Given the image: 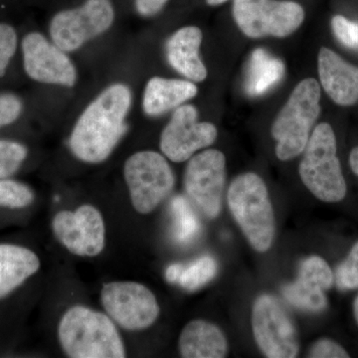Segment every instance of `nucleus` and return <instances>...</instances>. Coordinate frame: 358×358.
Masks as SVG:
<instances>
[{
	"label": "nucleus",
	"instance_id": "nucleus-1",
	"mask_svg": "<svg viewBox=\"0 0 358 358\" xmlns=\"http://www.w3.org/2000/svg\"><path fill=\"white\" fill-rule=\"evenodd\" d=\"M131 92L117 83L103 90L85 109L75 124L70 148L77 159L99 164L108 159L126 134Z\"/></svg>",
	"mask_w": 358,
	"mask_h": 358
},
{
	"label": "nucleus",
	"instance_id": "nucleus-2",
	"mask_svg": "<svg viewBox=\"0 0 358 358\" xmlns=\"http://www.w3.org/2000/svg\"><path fill=\"white\" fill-rule=\"evenodd\" d=\"M58 336L69 357H126L124 343L113 320L91 308H70L60 320Z\"/></svg>",
	"mask_w": 358,
	"mask_h": 358
},
{
	"label": "nucleus",
	"instance_id": "nucleus-3",
	"mask_svg": "<svg viewBox=\"0 0 358 358\" xmlns=\"http://www.w3.org/2000/svg\"><path fill=\"white\" fill-rule=\"evenodd\" d=\"M227 202L235 219L252 248L265 253L273 246L275 219L267 185L254 173L240 174L228 188Z\"/></svg>",
	"mask_w": 358,
	"mask_h": 358
},
{
	"label": "nucleus",
	"instance_id": "nucleus-4",
	"mask_svg": "<svg viewBox=\"0 0 358 358\" xmlns=\"http://www.w3.org/2000/svg\"><path fill=\"white\" fill-rule=\"evenodd\" d=\"M320 96L317 80H303L275 117L271 133L277 143L275 155L282 162L294 159L307 147L310 131L320 117Z\"/></svg>",
	"mask_w": 358,
	"mask_h": 358
},
{
	"label": "nucleus",
	"instance_id": "nucleus-5",
	"mask_svg": "<svg viewBox=\"0 0 358 358\" xmlns=\"http://www.w3.org/2000/svg\"><path fill=\"white\" fill-rule=\"evenodd\" d=\"M301 181L317 199L334 203L346 195V182L336 155V134L322 122L310 134L299 166Z\"/></svg>",
	"mask_w": 358,
	"mask_h": 358
},
{
	"label": "nucleus",
	"instance_id": "nucleus-6",
	"mask_svg": "<svg viewBox=\"0 0 358 358\" xmlns=\"http://www.w3.org/2000/svg\"><path fill=\"white\" fill-rule=\"evenodd\" d=\"M124 174L131 203L141 214L154 211L176 185V176L166 157L150 150L129 157L124 164Z\"/></svg>",
	"mask_w": 358,
	"mask_h": 358
},
{
	"label": "nucleus",
	"instance_id": "nucleus-7",
	"mask_svg": "<svg viewBox=\"0 0 358 358\" xmlns=\"http://www.w3.org/2000/svg\"><path fill=\"white\" fill-rule=\"evenodd\" d=\"M233 17L238 28L250 38H285L303 24L305 10L294 1L234 0Z\"/></svg>",
	"mask_w": 358,
	"mask_h": 358
},
{
	"label": "nucleus",
	"instance_id": "nucleus-8",
	"mask_svg": "<svg viewBox=\"0 0 358 358\" xmlns=\"http://www.w3.org/2000/svg\"><path fill=\"white\" fill-rule=\"evenodd\" d=\"M252 331L261 352L268 358H294L300 338L293 320L272 294L257 296L252 307Z\"/></svg>",
	"mask_w": 358,
	"mask_h": 358
},
{
	"label": "nucleus",
	"instance_id": "nucleus-9",
	"mask_svg": "<svg viewBox=\"0 0 358 358\" xmlns=\"http://www.w3.org/2000/svg\"><path fill=\"white\" fill-rule=\"evenodd\" d=\"M115 10L110 0H86L83 6L60 11L50 23L52 42L65 52L81 48L112 26Z\"/></svg>",
	"mask_w": 358,
	"mask_h": 358
},
{
	"label": "nucleus",
	"instance_id": "nucleus-10",
	"mask_svg": "<svg viewBox=\"0 0 358 358\" xmlns=\"http://www.w3.org/2000/svg\"><path fill=\"white\" fill-rule=\"evenodd\" d=\"M101 301L110 319L128 331L148 329L159 315L154 293L140 282H108L101 292Z\"/></svg>",
	"mask_w": 358,
	"mask_h": 358
},
{
	"label": "nucleus",
	"instance_id": "nucleus-11",
	"mask_svg": "<svg viewBox=\"0 0 358 358\" xmlns=\"http://www.w3.org/2000/svg\"><path fill=\"white\" fill-rule=\"evenodd\" d=\"M225 180L226 157L220 150H206L190 157L185 190L206 217L215 219L220 214Z\"/></svg>",
	"mask_w": 358,
	"mask_h": 358
},
{
	"label": "nucleus",
	"instance_id": "nucleus-12",
	"mask_svg": "<svg viewBox=\"0 0 358 358\" xmlns=\"http://www.w3.org/2000/svg\"><path fill=\"white\" fill-rule=\"evenodd\" d=\"M217 129L211 122H199V112L192 105L176 108L160 136V150L173 162L189 159L217 138Z\"/></svg>",
	"mask_w": 358,
	"mask_h": 358
},
{
	"label": "nucleus",
	"instance_id": "nucleus-13",
	"mask_svg": "<svg viewBox=\"0 0 358 358\" xmlns=\"http://www.w3.org/2000/svg\"><path fill=\"white\" fill-rule=\"evenodd\" d=\"M52 228L56 239L74 255L95 257L105 248L103 216L92 205H82L74 212H59Z\"/></svg>",
	"mask_w": 358,
	"mask_h": 358
},
{
	"label": "nucleus",
	"instance_id": "nucleus-14",
	"mask_svg": "<svg viewBox=\"0 0 358 358\" xmlns=\"http://www.w3.org/2000/svg\"><path fill=\"white\" fill-rule=\"evenodd\" d=\"M22 52L26 73L35 81L65 87L76 83V68L66 52L40 33L26 35Z\"/></svg>",
	"mask_w": 358,
	"mask_h": 358
},
{
	"label": "nucleus",
	"instance_id": "nucleus-15",
	"mask_svg": "<svg viewBox=\"0 0 358 358\" xmlns=\"http://www.w3.org/2000/svg\"><path fill=\"white\" fill-rule=\"evenodd\" d=\"M334 282V272L329 264L322 257L310 256L301 263L296 281L282 287V294L298 310L319 313L327 308L326 293Z\"/></svg>",
	"mask_w": 358,
	"mask_h": 358
},
{
	"label": "nucleus",
	"instance_id": "nucleus-16",
	"mask_svg": "<svg viewBox=\"0 0 358 358\" xmlns=\"http://www.w3.org/2000/svg\"><path fill=\"white\" fill-rule=\"evenodd\" d=\"M320 84L334 103L343 107L358 102V67L322 47L317 58Z\"/></svg>",
	"mask_w": 358,
	"mask_h": 358
},
{
	"label": "nucleus",
	"instance_id": "nucleus-17",
	"mask_svg": "<svg viewBox=\"0 0 358 358\" xmlns=\"http://www.w3.org/2000/svg\"><path fill=\"white\" fill-rule=\"evenodd\" d=\"M201 30L196 26H186L173 33L166 45V53L169 65L179 74L192 82L206 79L207 70L200 58Z\"/></svg>",
	"mask_w": 358,
	"mask_h": 358
},
{
	"label": "nucleus",
	"instance_id": "nucleus-18",
	"mask_svg": "<svg viewBox=\"0 0 358 358\" xmlns=\"http://www.w3.org/2000/svg\"><path fill=\"white\" fill-rule=\"evenodd\" d=\"M178 348L185 358H223L229 352L227 338L220 327L204 320L186 324L179 336Z\"/></svg>",
	"mask_w": 358,
	"mask_h": 358
},
{
	"label": "nucleus",
	"instance_id": "nucleus-19",
	"mask_svg": "<svg viewBox=\"0 0 358 358\" xmlns=\"http://www.w3.org/2000/svg\"><path fill=\"white\" fill-rule=\"evenodd\" d=\"M197 93L196 85L189 80L154 77L145 86L143 110L150 117H159L192 100Z\"/></svg>",
	"mask_w": 358,
	"mask_h": 358
},
{
	"label": "nucleus",
	"instance_id": "nucleus-20",
	"mask_svg": "<svg viewBox=\"0 0 358 358\" xmlns=\"http://www.w3.org/2000/svg\"><path fill=\"white\" fill-rule=\"evenodd\" d=\"M39 268L38 256L31 250L0 244V299L18 288Z\"/></svg>",
	"mask_w": 358,
	"mask_h": 358
},
{
	"label": "nucleus",
	"instance_id": "nucleus-21",
	"mask_svg": "<svg viewBox=\"0 0 358 358\" xmlns=\"http://www.w3.org/2000/svg\"><path fill=\"white\" fill-rule=\"evenodd\" d=\"M286 68L279 58L265 49L251 54L245 77V91L250 96H260L274 88L285 76Z\"/></svg>",
	"mask_w": 358,
	"mask_h": 358
},
{
	"label": "nucleus",
	"instance_id": "nucleus-22",
	"mask_svg": "<svg viewBox=\"0 0 358 358\" xmlns=\"http://www.w3.org/2000/svg\"><path fill=\"white\" fill-rule=\"evenodd\" d=\"M217 273V263L211 256H202L185 266L178 284L186 291H196L211 281Z\"/></svg>",
	"mask_w": 358,
	"mask_h": 358
},
{
	"label": "nucleus",
	"instance_id": "nucleus-23",
	"mask_svg": "<svg viewBox=\"0 0 358 358\" xmlns=\"http://www.w3.org/2000/svg\"><path fill=\"white\" fill-rule=\"evenodd\" d=\"M34 194L27 185L18 181L0 179V206L23 208L33 202Z\"/></svg>",
	"mask_w": 358,
	"mask_h": 358
},
{
	"label": "nucleus",
	"instance_id": "nucleus-24",
	"mask_svg": "<svg viewBox=\"0 0 358 358\" xmlns=\"http://www.w3.org/2000/svg\"><path fill=\"white\" fill-rule=\"evenodd\" d=\"M27 157L24 145L13 141H0V179L13 176Z\"/></svg>",
	"mask_w": 358,
	"mask_h": 358
},
{
	"label": "nucleus",
	"instance_id": "nucleus-25",
	"mask_svg": "<svg viewBox=\"0 0 358 358\" xmlns=\"http://www.w3.org/2000/svg\"><path fill=\"white\" fill-rule=\"evenodd\" d=\"M336 286L339 289H358V242L355 243L345 261L336 271Z\"/></svg>",
	"mask_w": 358,
	"mask_h": 358
},
{
	"label": "nucleus",
	"instance_id": "nucleus-26",
	"mask_svg": "<svg viewBox=\"0 0 358 358\" xmlns=\"http://www.w3.org/2000/svg\"><path fill=\"white\" fill-rule=\"evenodd\" d=\"M331 28L336 38L343 46L358 51V22L348 20L343 15L334 16Z\"/></svg>",
	"mask_w": 358,
	"mask_h": 358
},
{
	"label": "nucleus",
	"instance_id": "nucleus-27",
	"mask_svg": "<svg viewBox=\"0 0 358 358\" xmlns=\"http://www.w3.org/2000/svg\"><path fill=\"white\" fill-rule=\"evenodd\" d=\"M17 47V35L13 26L0 23V76L6 73Z\"/></svg>",
	"mask_w": 358,
	"mask_h": 358
},
{
	"label": "nucleus",
	"instance_id": "nucleus-28",
	"mask_svg": "<svg viewBox=\"0 0 358 358\" xmlns=\"http://www.w3.org/2000/svg\"><path fill=\"white\" fill-rule=\"evenodd\" d=\"M178 201L173 200V208L176 211V235L181 240L189 239L197 231V222L192 212L188 211L185 200L178 199Z\"/></svg>",
	"mask_w": 358,
	"mask_h": 358
},
{
	"label": "nucleus",
	"instance_id": "nucleus-29",
	"mask_svg": "<svg viewBox=\"0 0 358 358\" xmlns=\"http://www.w3.org/2000/svg\"><path fill=\"white\" fill-rule=\"evenodd\" d=\"M310 358H348L350 355L345 348L329 338L317 339L308 350Z\"/></svg>",
	"mask_w": 358,
	"mask_h": 358
},
{
	"label": "nucleus",
	"instance_id": "nucleus-30",
	"mask_svg": "<svg viewBox=\"0 0 358 358\" xmlns=\"http://www.w3.org/2000/svg\"><path fill=\"white\" fill-rule=\"evenodd\" d=\"M22 112V103L13 94L0 95V128L13 124Z\"/></svg>",
	"mask_w": 358,
	"mask_h": 358
},
{
	"label": "nucleus",
	"instance_id": "nucleus-31",
	"mask_svg": "<svg viewBox=\"0 0 358 358\" xmlns=\"http://www.w3.org/2000/svg\"><path fill=\"white\" fill-rule=\"evenodd\" d=\"M169 0H134L136 11L143 17L157 15L166 6Z\"/></svg>",
	"mask_w": 358,
	"mask_h": 358
},
{
	"label": "nucleus",
	"instance_id": "nucleus-32",
	"mask_svg": "<svg viewBox=\"0 0 358 358\" xmlns=\"http://www.w3.org/2000/svg\"><path fill=\"white\" fill-rule=\"evenodd\" d=\"M183 268H185V265H182V264H173V265L169 266L166 271V281L171 282V284L178 282L179 278L182 274Z\"/></svg>",
	"mask_w": 358,
	"mask_h": 358
},
{
	"label": "nucleus",
	"instance_id": "nucleus-33",
	"mask_svg": "<svg viewBox=\"0 0 358 358\" xmlns=\"http://www.w3.org/2000/svg\"><path fill=\"white\" fill-rule=\"evenodd\" d=\"M350 166L353 173L358 176V147L353 148L350 152Z\"/></svg>",
	"mask_w": 358,
	"mask_h": 358
},
{
	"label": "nucleus",
	"instance_id": "nucleus-34",
	"mask_svg": "<svg viewBox=\"0 0 358 358\" xmlns=\"http://www.w3.org/2000/svg\"><path fill=\"white\" fill-rule=\"evenodd\" d=\"M227 1L228 0H206V3L210 6H218Z\"/></svg>",
	"mask_w": 358,
	"mask_h": 358
},
{
	"label": "nucleus",
	"instance_id": "nucleus-35",
	"mask_svg": "<svg viewBox=\"0 0 358 358\" xmlns=\"http://www.w3.org/2000/svg\"><path fill=\"white\" fill-rule=\"evenodd\" d=\"M353 313H355V317L358 324V296L355 299V303H353Z\"/></svg>",
	"mask_w": 358,
	"mask_h": 358
}]
</instances>
